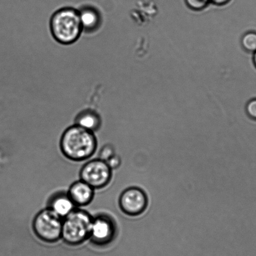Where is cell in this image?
Here are the masks:
<instances>
[{"label": "cell", "instance_id": "1", "mask_svg": "<svg viewBox=\"0 0 256 256\" xmlns=\"http://www.w3.org/2000/svg\"><path fill=\"white\" fill-rule=\"evenodd\" d=\"M96 148L98 140L93 132L77 125L67 128L61 138L62 153L73 161L88 160L95 153Z\"/></svg>", "mask_w": 256, "mask_h": 256}, {"label": "cell", "instance_id": "2", "mask_svg": "<svg viewBox=\"0 0 256 256\" xmlns=\"http://www.w3.org/2000/svg\"><path fill=\"white\" fill-rule=\"evenodd\" d=\"M50 29L52 36L59 43L74 44L83 31L78 10L71 7L58 10L52 17Z\"/></svg>", "mask_w": 256, "mask_h": 256}, {"label": "cell", "instance_id": "3", "mask_svg": "<svg viewBox=\"0 0 256 256\" xmlns=\"http://www.w3.org/2000/svg\"><path fill=\"white\" fill-rule=\"evenodd\" d=\"M92 220L90 214L76 208L63 218L62 240L70 246L82 244L90 238Z\"/></svg>", "mask_w": 256, "mask_h": 256}, {"label": "cell", "instance_id": "4", "mask_svg": "<svg viewBox=\"0 0 256 256\" xmlns=\"http://www.w3.org/2000/svg\"><path fill=\"white\" fill-rule=\"evenodd\" d=\"M63 218L59 217L50 208L40 211L34 218L33 228L40 240L54 244L62 240Z\"/></svg>", "mask_w": 256, "mask_h": 256}, {"label": "cell", "instance_id": "5", "mask_svg": "<svg viewBox=\"0 0 256 256\" xmlns=\"http://www.w3.org/2000/svg\"><path fill=\"white\" fill-rule=\"evenodd\" d=\"M81 180L88 183L94 190L106 187L110 182L112 169L106 161L94 159L84 164L80 171Z\"/></svg>", "mask_w": 256, "mask_h": 256}, {"label": "cell", "instance_id": "6", "mask_svg": "<svg viewBox=\"0 0 256 256\" xmlns=\"http://www.w3.org/2000/svg\"><path fill=\"white\" fill-rule=\"evenodd\" d=\"M116 235V224L110 216L101 214L93 218L89 240L94 246H108L115 240Z\"/></svg>", "mask_w": 256, "mask_h": 256}, {"label": "cell", "instance_id": "7", "mask_svg": "<svg viewBox=\"0 0 256 256\" xmlns=\"http://www.w3.org/2000/svg\"><path fill=\"white\" fill-rule=\"evenodd\" d=\"M148 197L140 188L132 187L126 188L119 198V206L122 211L130 216L142 214L148 206Z\"/></svg>", "mask_w": 256, "mask_h": 256}, {"label": "cell", "instance_id": "8", "mask_svg": "<svg viewBox=\"0 0 256 256\" xmlns=\"http://www.w3.org/2000/svg\"><path fill=\"white\" fill-rule=\"evenodd\" d=\"M67 194L76 207H83L88 205L92 201L95 190L80 180L70 187Z\"/></svg>", "mask_w": 256, "mask_h": 256}, {"label": "cell", "instance_id": "9", "mask_svg": "<svg viewBox=\"0 0 256 256\" xmlns=\"http://www.w3.org/2000/svg\"><path fill=\"white\" fill-rule=\"evenodd\" d=\"M76 208L67 193H58L54 196L48 204V208L62 218L70 214Z\"/></svg>", "mask_w": 256, "mask_h": 256}, {"label": "cell", "instance_id": "10", "mask_svg": "<svg viewBox=\"0 0 256 256\" xmlns=\"http://www.w3.org/2000/svg\"><path fill=\"white\" fill-rule=\"evenodd\" d=\"M78 12L83 30H84L88 32H92L96 30L100 26V14L94 7L84 6Z\"/></svg>", "mask_w": 256, "mask_h": 256}, {"label": "cell", "instance_id": "11", "mask_svg": "<svg viewBox=\"0 0 256 256\" xmlns=\"http://www.w3.org/2000/svg\"><path fill=\"white\" fill-rule=\"evenodd\" d=\"M76 125L93 132L98 130L101 126L100 116L92 110L82 112L76 116Z\"/></svg>", "mask_w": 256, "mask_h": 256}, {"label": "cell", "instance_id": "12", "mask_svg": "<svg viewBox=\"0 0 256 256\" xmlns=\"http://www.w3.org/2000/svg\"><path fill=\"white\" fill-rule=\"evenodd\" d=\"M240 44L244 50L253 54L256 51V32L248 30L242 34Z\"/></svg>", "mask_w": 256, "mask_h": 256}, {"label": "cell", "instance_id": "13", "mask_svg": "<svg viewBox=\"0 0 256 256\" xmlns=\"http://www.w3.org/2000/svg\"><path fill=\"white\" fill-rule=\"evenodd\" d=\"M188 8L194 11H201L205 9L210 4V0H185Z\"/></svg>", "mask_w": 256, "mask_h": 256}, {"label": "cell", "instance_id": "14", "mask_svg": "<svg viewBox=\"0 0 256 256\" xmlns=\"http://www.w3.org/2000/svg\"><path fill=\"white\" fill-rule=\"evenodd\" d=\"M245 112L248 118L256 120V98L247 102L245 106Z\"/></svg>", "mask_w": 256, "mask_h": 256}, {"label": "cell", "instance_id": "15", "mask_svg": "<svg viewBox=\"0 0 256 256\" xmlns=\"http://www.w3.org/2000/svg\"><path fill=\"white\" fill-rule=\"evenodd\" d=\"M115 149L110 145H106L104 146L100 152V158L104 161H108L112 156L115 155Z\"/></svg>", "mask_w": 256, "mask_h": 256}, {"label": "cell", "instance_id": "16", "mask_svg": "<svg viewBox=\"0 0 256 256\" xmlns=\"http://www.w3.org/2000/svg\"><path fill=\"white\" fill-rule=\"evenodd\" d=\"M106 162L108 163V166H110L112 169H116L120 166L121 164V159L120 156L115 154V155L109 158Z\"/></svg>", "mask_w": 256, "mask_h": 256}, {"label": "cell", "instance_id": "17", "mask_svg": "<svg viewBox=\"0 0 256 256\" xmlns=\"http://www.w3.org/2000/svg\"><path fill=\"white\" fill-rule=\"evenodd\" d=\"M231 0H210V3L217 6H224L228 4Z\"/></svg>", "mask_w": 256, "mask_h": 256}, {"label": "cell", "instance_id": "18", "mask_svg": "<svg viewBox=\"0 0 256 256\" xmlns=\"http://www.w3.org/2000/svg\"><path fill=\"white\" fill-rule=\"evenodd\" d=\"M252 61L253 64H254V66L256 68V51L255 52H254L252 54Z\"/></svg>", "mask_w": 256, "mask_h": 256}]
</instances>
